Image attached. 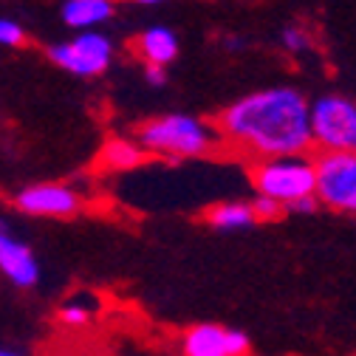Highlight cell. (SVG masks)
<instances>
[{
    "mask_svg": "<svg viewBox=\"0 0 356 356\" xmlns=\"http://www.w3.org/2000/svg\"><path fill=\"white\" fill-rule=\"evenodd\" d=\"M311 102L291 85H272L235 99L218 116V130L229 145L254 159L302 156L311 147Z\"/></svg>",
    "mask_w": 356,
    "mask_h": 356,
    "instance_id": "cell-1",
    "label": "cell"
},
{
    "mask_svg": "<svg viewBox=\"0 0 356 356\" xmlns=\"http://www.w3.org/2000/svg\"><path fill=\"white\" fill-rule=\"evenodd\" d=\"M218 142V133L195 116L167 113L145 122L139 127V145L145 153H156L164 159H198L207 156Z\"/></svg>",
    "mask_w": 356,
    "mask_h": 356,
    "instance_id": "cell-2",
    "label": "cell"
},
{
    "mask_svg": "<svg viewBox=\"0 0 356 356\" xmlns=\"http://www.w3.org/2000/svg\"><path fill=\"white\" fill-rule=\"evenodd\" d=\"M252 184L260 198H272L286 209L297 198L314 195V159L305 153L260 159L252 170Z\"/></svg>",
    "mask_w": 356,
    "mask_h": 356,
    "instance_id": "cell-3",
    "label": "cell"
},
{
    "mask_svg": "<svg viewBox=\"0 0 356 356\" xmlns=\"http://www.w3.org/2000/svg\"><path fill=\"white\" fill-rule=\"evenodd\" d=\"M314 198L337 212L356 215V153L323 150L314 159Z\"/></svg>",
    "mask_w": 356,
    "mask_h": 356,
    "instance_id": "cell-4",
    "label": "cell"
},
{
    "mask_svg": "<svg viewBox=\"0 0 356 356\" xmlns=\"http://www.w3.org/2000/svg\"><path fill=\"white\" fill-rule=\"evenodd\" d=\"M311 145L320 150H353L356 145V102L342 94H325L311 102Z\"/></svg>",
    "mask_w": 356,
    "mask_h": 356,
    "instance_id": "cell-5",
    "label": "cell"
},
{
    "mask_svg": "<svg viewBox=\"0 0 356 356\" xmlns=\"http://www.w3.org/2000/svg\"><path fill=\"white\" fill-rule=\"evenodd\" d=\"M49 60L76 76H99L108 71L113 60V42L108 34L91 29V31H79L68 42H57L49 49Z\"/></svg>",
    "mask_w": 356,
    "mask_h": 356,
    "instance_id": "cell-6",
    "label": "cell"
},
{
    "mask_svg": "<svg viewBox=\"0 0 356 356\" xmlns=\"http://www.w3.org/2000/svg\"><path fill=\"white\" fill-rule=\"evenodd\" d=\"M181 353L184 356H246L249 353V337L241 328L201 323L184 334Z\"/></svg>",
    "mask_w": 356,
    "mask_h": 356,
    "instance_id": "cell-7",
    "label": "cell"
},
{
    "mask_svg": "<svg viewBox=\"0 0 356 356\" xmlns=\"http://www.w3.org/2000/svg\"><path fill=\"white\" fill-rule=\"evenodd\" d=\"M17 209L34 218H71L79 212V193L68 184H34L17 193Z\"/></svg>",
    "mask_w": 356,
    "mask_h": 356,
    "instance_id": "cell-8",
    "label": "cell"
},
{
    "mask_svg": "<svg viewBox=\"0 0 356 356\" xmlns=\"http://www.w3.org/2000/svg\"><path fill=\"white\" fill-rule=\"evenodd\" d=\"M0 272L17 289H31L40 283V263L34 252L9 229L0 232Z\"/></svg>",
    "mask_w": 356,
    "mask_h": 356,
    "instance_id": "cell-9",
    "label": "cell"
},
{
    "mask_svg": "<svg viewBox=\"0 0 356 356\" xmlns=\"http://www.w3.org/2000/svg\"><path fill=\"white\" fill-rule=\"evenodd\" d=\"M136 49L145 60V65H161L167 68L178 57V37L167 26H150L142 31Z\"/></svg>",
    "mask_w": 356,
    "mask_h": 356,
    "instance_id": "cell-10",
    "label": "cell"
},
{
    "mask_svg": "<svg viewBox=\"0 0 356 356\" xmlns=\"http://www.w3.org/2000/svg\"><path fill=\"white\" fill-rule=\"evenodd\" d=\"M113 0H65L63 3V20L76 31H91L102 26L113 17Z\"/></svg>",
    "mask_w": 356,
    "mask_h": 356,
    "instance_id": "cell-11",
    "label": "cell"
},
{
    "mask_svg": "<svg viewBox=\"0 0 356 356\" xmlns=\"http://www.w3.org/2000/svg\"><path fill=\"white\" fill-rule=\"evenodd\" d=\"M207 224L218 232H243L257 224L249 201H224L207 212Z\"/></svg>",
    "mask_w": 356,
    "mask_h": 356,
    "instance_id": "cell-12",
    "label": "cell"
},
{
    "mask_svg": "<svg viewBox=\"0 0 356 356\" xmlns=\"http://www.w3.org/2000/svg\"><path fill=\"white\" fill-rule=\"evenodd\" d=\"M147 159L145 147L139 142H130V139H111L102 150V161L111 170H133L139 167Z\"/></svg>",
    "mask_w": 356,
    "mask_h": 356,
    "instance_id": "cell-13",
    "label": "cell"
},
{
    "mask_svg": "<svg viewBox=\"0 0 356 356\" xmlns=\"http://www.w3.org/2000/svg\"><path fill=\"white\" fill-rule=\"evenodd\" d=\"M280 46L289 51V54H305L311 49V34L302 29V26H286L280 31Z\"/></svg>",
    "mask_w": 356,
    "mask_h": 356,
    "instance_id": "cell-14",
    "label": "cell"
},
{
    "mask_svg": "<svg viewBox=\"0 0 356 356\" xmlns=\"http://www.w3.org/2000/svg\"><path fill=\"white\" fill-rule=\"evenodd\" d=\"M60 320L68 325V328H82L91 323V305L85 300H71L60 308Z\"/></svg>",
    "mask_w": 356,
    "mask_h": 356,
    "instance_id": "cell-15",
    "label": "cell"
},
{
    "mask_svg": "<svg viewBox=\"0 0 356 356\" xmlns=\"http://www.w3.org/2000/svg\"><path fill=\"white\" fill-rule=\"evenodd\" d=\"M249 204H252V212H254L257 220H277V218L286 212L277 201H272V198H260V195H257L254 201H249Z\"/></svg>",
    "mask_w": 356,
    "mask_h": 356,
    "instance_id": "cell-16",
    "label": "cell"
},
{
    "mask_svg": "<svg viewBox=\"0 0 356 356\" xmlns=\"http://www.w3.org/2000/svg\"><path fill=\"white\" fill-rule=\"evenodd\" d=\"M23 37H26L23 29H20L15 20L0 17V46H20Z\"/></svg>",
    "mask_w": 356,
    "mask_h": 356,
    "instance_id": "cell-17",
    "label": "cell"
},
{
    "mask_svg": "<svg viewBox=\"0 0 356 356\" xmlns=\"http://www.w3.org/2000/svg\"><path fill=\"white\" fill-rule=\"evenodd\" d=\"M320 201L314 195H308V198H297L294 204L286 207V212H294V215H311V212H317Z\"/></svg>",
    "mask_w": 356,
    "mask_h": 356,
    "instance_id": "cell-18",
    "label": "cell"
},
{
    "mask_svg": "<svg viewBox=\"0 0 356 356\" xmlns=\"http://www.w3.org/2000/svg\"><path fill=\"white\" fill-rule=\"evenodd\" d=\"M145 79L153 88H164L167 85V68H161V65H145Z\"/></svg>",
    "mask_w": 356,
    "mask_h": 356,
    "instance_id": "cell-19",
    "label": "cell"
},
{
    "mask_svg": "<svg viewBox=\"0 0 356 356\" xmlns=\"http://www.w3.org/2000/svg\"><path fill=\"white\" fill-rule=\"evenodd\" d=\"M142 6H159V3H167V0H136Z\"/></svg>",
    "mask_w": 356,
    "mask_h": 356,
    "instance_id": "cell-20",
    "label": "cell"
},
{
    "mask_svg": "<svg viewBox=\"0 0 356 356\" xmlns=\"http://www.w3.org/2000/svg\"><path fill=\"white\" fill-rule=\"evenodd\" d=\"M0 356H23V353H17V350H6V348H0Z\"/></svg>",
    "mask_w": 356,
    "mask_h": 356,
    "instance_id": "cell-21",
    "label": "cell"
},
{
    "mask_svg": "<svg viewBox=\"0 0 356 356\" xmlns=\"http://www.w3.org/2000/svg\"><path fill=\"white\" fill-rule=\"evenodd\" d=\"M353 153H356V145H353Z\"/></svg>",
    "mask_w": 356,
    "mask_h": 356,
    "instance_id": "cell-22",
    "label": "cell"
}]
</instances>
